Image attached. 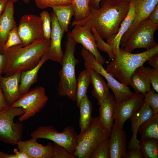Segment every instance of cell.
Instances as JSON below:
<instances>
[{
	"instance_id": "6da1fadb",
	"label": "cell",
	"mask_w": 158,
	"mask_h": 158,
	"mask_svg": "<svg viewBox=\"0 0 158 158\" xmlns=\"http://www.w3.org/2000/svg\"><path fill=\"white\" fill-rule=\"evenodd\" d=\"M130 2V0H102L99 8H90L89 16L81 21L74 20L72 26L89 24L108 43L118 31L128 13Z\"/></svg>"
},
{
	"instance_id": "7a4b0ae2",
	"label": "cell",
	"mask_w": 158,
	"mask_h": 158,
	"mask_svg": "<svg viewBox=\"0 0 158 158\" xmlns=\"http://www.w3.org/2000/svg\"><path fill=\"white\" fill-rule=\"evenodd\" d=\"M50 40L45 39L24 46H12L4 51L6 63L3 72L5 76L30 70L36 66L48 50Z\"/></svg>"
},
{
	"instance_id": "3957f363",
	"label": "cell",
	"mask_w": 158,
	"mask_h": 158,
	"mask_svg": "<svg viewBox=\"0 0 158 158\" xmlns=\"http://www.w3.org/2000/svg\"><path fill=\"white\" fill-rule=\"evenodd\" d=\"M158 54V44L137 54H132L120 49L107 65L106 70L120 83L128 86L132 73L152 57Z\"/></svg>"
},
{
	"instance_id": "277c9868",
	"label": "cell",
	"mask_w": 158,
	"mask_h": 158,
	"mask_svg": "<svg viewBox=\"0 0 158 158\" xmlns=\"http://www.w3.org/2000/svg\"><path fill=\"white\" fill-rule=\"evenodd\" d=\"M76 44L67 35L65 49L61 64L62 68L59 71L60 81L57 89L60 96L66 97L74 101H76L77 85L75 67L78 63L75 56Z\"/></svg>"
},
{
	"instance_id": "5b68a950",
	"label": "cell",
	"mask_w": 158,
	"mask_h": 158,
	"mask_svg": "<svg viewBox=\"0 0 158 158\" xmlns=\"http://www.w3.org/2000/svg\"><path fill=\"white\" fill-rule=\"evenodd\" d=\"M110 137L102 124L99 116L92 118L89 127L78 135L77 145L74 154L78 158H90L96 148Z\"/></svg>"
},
{
	"instance_id": "8992f818",
	"label": "cell",
	"mask_w": 158,
	"mask_h": 158,
	"mask_svg": "<svg viewBox=\"0 0 158 158\" xmlns=\"http://www.w3.org/2000/svg\"><path fill=\"white\" fill-rule=\"evenodd\" d=\"M24 109L22 107L9 106L0 111V141L4 143L16 145L23 138V125L20 121L14 122V118L22 115Z\"/></svg>"
},
{
	"instance_id": "52a82bcc",
	"label": "cell",
	"mask_w": 158,
	"mask_h": 158,
	"mask_svg": "<svg viewBox=\"0 0 158 158\" xmlns=\"http://www.w3.org/2000/svg\"><path fill=\"white\" fill-rule=\"evenodd\" d=\"M81 55L84 60L85 68H91L104 77L107 84L113 91L115 102L120 101L134 95L135 92H132L128 86L118 81L105 69L103 65L98 62L94 56L83 47Z\"/></svg>"
},
{
	"instance_id": "ba28073f",
	"label": "cell",
	"mask_w": 158,
	"mask_h": 158,
	"mask_svg": "<svg viewBox=\"0 0 158 158\" xmlns=\"http://www.w3.org/2000/svg\"><path fill=\"white\" fill-rule=\"evenodd\" d=\"M78 134L74 128L66 127L61 132L52 126H40L31 133V138L50 140L64 148L69 152L74 154L77 145Z\"/></svg>"
},
{
	"instance_id": "9c48e42d",
	"label": "cell",
	"mask_w": 158,
	"mask_h": 158,
	"mask_svg": "<svg viewBox=\"0 0 158 158\" xmlns=\"http://www.w3.org/2000/svg\"><path fill=\"white\" fill-rule=\"evenodd\" d=\"M48 100L44 87L38 86L21 95L11 106L24 109V113L18 119L19 121L22 122L39 112L44 107Z\"/></svg>"
},
{
	"instance_id": "30bf717a",
	"label": "cell",
	"mask_w": 158,
	"mask_h": 158,
	"mask_svg": "<svg viewBox=\"0 0 158 158\" xmlns=\"http://www.w3.org/2000/svg\"><path fill=\"white\" fill-rule=\"evenodd\" d=\"M158 25L148 19L139 25L133 32L123 47L125 51L131 52L138 48L150 49L158 44L154 40V35Z\"/></svg>"
},
{
	"instance_id": "8fae6325",
	"label": "cell",
	"mask_w": 158,
	"mask_h": 158,
	"mask_svg": "<svg viewBox=\"0 0 158 158\" xmlns=\"http://www.w3.org/2000/svg\"><path fill=\"white\" fill-rule=\"evenodd\" d=\"M17 28L24 46L44 39L42 19L37 15H24L20 18Z\"/></svg>"
},
{
	"instance_id": "7c38bea8",
	"label": "cell",
	"mask_w": 158,
	"mask_h": 158,
	"mask_svg": "<svg viewBox=\"0 0 158 158\" xmlns=\"http://www.w3.org/2000/svg\"><path fill=\"white\" fill-rule=\"evenodd\" d=\"M145 95L136 94L133 96L115 102L114 120L120 127L123 128L125 121L130 119L141 107L144 102Z\"/></svg>"
},
{
	"instance_id": "4fadbf2b",
	"label": "cell",
	"mask_w": 158,
	"mask_h": 158,
	"mask_svg": "<svg viewBox=\"0 0 158 158\" xmlns=\"http://www.w3.org/2000/svg\"><path fill=\"white\" fill-rule=\"evenodd\" d=\"M67 35L76 43L82 45L83 47L91 53L97 61L103 65L105 60L98 51L93 34L92 33L90 25L86 24L82 25H75Z\"/></svg>"
},
{
	"instance_id": "5bb4252c",
	"label": "cell",
	"mask_w": 158,
	"mask_h": 158,
	"mask_svg": "<svg viewBox=\"0 0 158 158\" xmlns=\"http://www.w3.org/2000/svg\"><path fill=\"white\" fill-rule=\"evenodd\" d=\"M158 4V0H134L135 18L132 23L121 38L120 48L123 47L135 29L148 19L150 13Z\"/></svg>"
},
{
	"instance_id": "9a60e30c",
	"label": "cell",
	"mask_w": 158,
	"mask_h": 158,
	"mask_svg": "<svg viewBox=\"0 0 158 158\" xmlns=\"http://www.w3.org/2000/svg\"><path fill=\"white\" fill-rule=\"evenodd\" d=\"M51 32L49 47L45 53L48 60L62 63L63 53L61 47V41L63 34L56 16L53 11L50 13Z\"/></svg>"
},
{
	"instance_id": "2e32d148",
	"label": "cell",
	"mask_w": 158,
	"mask_h": 158,
	"mask_svg": "<svg viewBox=\"0 0 158 158\" xmlns=\"http://www.w3.org/2000/svg\"><path fill=\"white\" fill-rule=\"evenodd\" d=\"M127 135L123 128L113 123L108 146L110 158H125L127 151Z\"/></svg>"
},
{
	"instance_id": "e0dca14e",
	"label": "cell",
	"mask_w": 158,
	"mask_h": 158,
	"mask_svg": "<svg viewBox=\"0 0 158 158\" xmlns=\"http://www.w3.org/2000/svg\"><path fill=\"white\" fill-rule=\"evenodd\" d=\"M37 139L32 138L25 141H20L17 144L19 150L27 153L30 158H54V150L53 144L49 142L43 146L37 142Z\"/></svg>"
},
{
	"instance_id": "ac0fdd59",
	"label": "cell",
	"mask_w": 158,
	"mask_h": 158,
	"mask_svg": "<svg viewBox=\"0 0 158 158\" xmlns=\"http://www.w3.org/2000/svg\"><path fill=\"white\" fill-rule=\"evenodd\" d=\"M21 72L8 76H0V85L6 101L11 106L21 95L19 90Z\"/></svg>"
},
{
	"instance_id": "d6986e66",
	"label": "cell",
	"mask_w": 158,
	"mask_h": 158,
	"mask_svg": "<svg viewBox=\"0 0 158 158\" xmlns=\"http://www.w3.org/2000/svg\"><path fill=\"white\" fill-rule=\"evenodd\" d=\"M153 114L151 108L144 102L138 111L130 118L131 122V131L133 134L127 145L128 150L140 148L139 140L137 138L138 129L140 126Z\"/></svg>"
},
{
	"instance_id": "ffe728a7",
	"label": "cell",
	"mask_w": 158,
	"mask_h": 158,
	"mask_svg": "<svg viewBox=\"0 0 158 158\" xmlns=\"http://www.w3.org/2000/svg\"><path fill=\"white\" fill-rule=\"evenodd\" d=\"M14 2L8 1L4 12L0 16V53L3 54L9 32L17 25L14 18Z\"/></svg>"
},
{
	"instance_id": "44dd1931",
	"label": "cell",
	"mask_w": 158,
	"mask_h": 158,
	"mask_svg": "<svg viewBox=\"0 0 158 158\" xmlns=\"http://www.w3.org/2000/svg\"><path fill=\"white\" fill-rule=\"evenodd\" d=\"M130 8L128 13L121 23L119 30L113 39L107 43L110 47L114 57L120 50V43L121 38L132 23L135 17L134 0H130Z\"/></svg>"
},
{
	"instance_id": "7402d4cb",
	"label": "cell",
	"mask_w": 158,
	"mask_h": 158,
	"mask_svg": "<svg viewBox=\"0 0 158 158\" xmlns=\"http://www.w3.org/2000/svg\"><path fill=\"white\" fill-rule=\"evenodd\" d=\"M88 68L90 75V83L93 87L92 94L97 99L99 105L110 93L109 88L103 77L91 68Z\"/></svg>"
},
{
	"instance_id": "603a6c76",
	"label": "cell",
	"mask_w": 158,
	"mask_h": 158,
	"mask_svg": "<svg viewBox=\"0 0 158 158\" xmlns=\"http://www.w3.org/2000/svg\"><path fill=\"white\" fill-rule=\"evenodd\" d=\"M114 97L110 92L100 104L99 109L100 121L109 134L110 135L113 124Z\"/></svg>"
},
{
	"instance_id": "cb8c5ba5",
	"label": "cell",
	"mask_w": 158,
	"mask_h": 158,
	"mask_svg": "<svg viewBox=\"0 0 158 158\" xmlns=\"http://www.w3.org/2000/svg\"><path fill=\"white\" fill-rule=\"evenodd\" d=\"M151 84L146 67L143 66L137 68L131 76L129 85L133 88L136 94L145 95L151 89Z\"/></svg>"
},
{
	"instance_id": "d4e9b609",
	"label": "cell",
	"mask_w": 158,
	"mask_h": 158,
	"mask_svg": "<svg viewBox=\"0 0 158 158\" xmlns=\"http://www.w3.org/2000/svg\"><path fill=\"white\" fill-rule=\"evenodd\" d=\"M48 60L45 53L38 63L34 67L21 72L19 85V90L21 95L29 91L31 86L37 82L39 71L43 64Z\"/></svg>"
},
{
	"instance_id": "484cf974",
	"label": "cell",
	"mask_w": 158,
	"mask_h": 158,
	"mask_svg": "<svg viewBox=\"0 0 158 158\" xmlns=\"http://www.w3.org/2000/svg\"><path fill=\"white\" fill-rule=\"evenodd\" d=\"M55 13L63 33L68 31V26L72 17L74 16V10L73 4L51 6Z\"/></svg>"
},
{
	"instance_id": "4316f807",
	"label": "cell",
	"mask_w": 158,
	"mask_h": 158,
	"mask_svg": "<svg viewBox=\"0 0 158 158\" xmlns=\"http://www.w3.org/2000/svg\"><path fill=\"white\" fill-rule=\"evenodd\" d=\"M80 111L79 123L80 128V134L85 132L90 126L92 121V106L91 102L86 95L81 100L78 106Z\"/></svg>"
},
{
	"instance_id": "83f0119b",
	"label": "cell",
	"mask_w": 158,
	"mask_h": 158,
	"mask_svg": "<svg viewBox=\"0 0 158 158\" xmlns=\"http://www.w3.org/2000/svg\"><path fill=\"white\" fill-rule=\"evenodd\" d=\"M141 138L158 140V114H153L145 121L138 130Z\"/></svg>"
},
{
	"instance_id": "f1b7e54d",
	"label": "cell",
	"mask_w": 158,
	"mask_h": 158,
	"mask_svg": "<svg viewBox=\"0 0 158 158\" xmlns=\"http://www.w3.org/2000/svg\"><path fill=\"white\" fill-rule=\"evenodd\" d=\"M90 83L89 72L88 68H86L79 73L77 79L75 101L78 107L82 99L86 95Z\"/></svg>"
},
{
	"instance_id": "f546056e",
	"label": "cell",
	"mask_w": 158,
	"mask_h": 158,
	"mask_svg": "<svg viewBox=\"0 0 158 158\" xmlns=\"http://www.w3.org/2000/svg\"><path fill=\"white\" fill-rule=\"evenodd\" d=\"M139 145L143 158L158 157V140L141 138Z\"/></svg>"
},
{
	"instance_id": "4dcf8cb0",
	"label": "cell",
	"mask_w": 158,
	"mask_h": 158,
	"mask_svg": "<svg viewBox=\"0 0 158 158\" xmlns=\"http://www.w3.org/2000/svg\"><path fill=\"white\" fill-rule=\"evenodd\" d=\"M74 21H79L86 18L90 15L89 0H73Z\"/></svg>"
},
{
	"instance_id": "1f68e13d",
	"label": "cell",
	"mask_w": 158,
	"mask_h": 158,
	"mask_svg": "<svg viewBox=\"0 0 158 158\" xmlns=\"http://www.w3.org/2000/svg\"><path fill=\"white\" fill-rule=\"evenodd\" d=\"M153 88L145 95L144 102L147 104L152 110L154 114L158 113V94L155 93Z\"/></svg>"
},
{
	"instance_id": "d6a6232c",
	"label": "cell",
	"mask_w": 158,
	"mask_h": 158,
	"mask_svg": "<svg viewBox=\"0 0 158 158\" xmlns=\"http://www.w3.org/2000/svg\"><path fill=\"white\" fill-rule=\"evenodd\" d=\"M109 137L100 144L95 149L90 158H109V154L108 146Z\"/></svg>"
},
{
	"instance_id": "836d02e7",
	"label": "cell",
	"mask_w": 158,
	"mask_h": 158,
	"mask_svg": "<svg viewBox=\"0 0 158 158\" xmlns=\"http://www.w3.org/2000/svg\"><path fill=\"white\" fill-rule=\"evenodd\" d=\"M42 19L44 38L50 40L51 32V19L50 14L47 11H43L40 13Z\"/></svg>"
},
{
	"instance_id": "e575fe53",
	"label": "cell",
	"mask_w": 158,
	"mask_h": 158,
	"mask_svg": "<svg viewBox=\"0 0 158 158\" xmlns=\"http://www.w3.org/2000/svg\"><path fill=\"white\" fill-rule=\"evenodd\" d=\"M37 6L41 9L51 6L69 5L73 3V0H34Z\"/></svg>"
},
{
	"instance_id": "d590c367",
	"label": "cell",
	"mask_w": 158,
	"mask_h": 158,
	"mask_svg": "<svg viewBox=\"0 0 158 158\" xmlns=\"http://www.w3.org/2000/svg\"><path fill=\"white\" fill-rule=\"evenodd\" d=\"M21 44H23V42L18 34L17 26L9 32L7 40L4 47V51L12 46Z\"/></svg>"
},
{
	"instance_id": "8d00e7d4",
	"label": "cell",
	"mask_w": 158,
	"mask_h": 158,
	"mask_svg": "<svg viewBox=\"0 0 158 158\" xmlns=\"http://www.w3.org/2000/svg\"><path fill=\"white\" fill-rule=\"evenodd\" d=\"M54 150V158H77L74 154L68 152L63 147L54 143L53 144Z\"/></svg>"
},
{
	"instance_id": "74e56055",
	"label": "cell",
	"mask_w": 158,
	"mask_h": 158,
	"mask_svg": "<svg viewBox=\"0 0 158 158\" xmlns=\"http://www.w3.org/2000/svg\"><path fill=\"white\" fill-rule=\"evenodd\" d=\"M149 79L153 88L157 93L158 92V69L146 67Z\"/></svg>"
},
{
	"instance_id": "f35d334b",
	"label": "cell",
	"mask_w": 158,
	"mask_h": 158,
	"mask_svg": "<svg viewBox=\"0 0 158 158\" xmlns=\"http://www.w3.org/2000/svg\"><path fill=\"white\" fill-rule=\"evenodd\" d=\"M140 148H133L127 151L125 158H143Z\"/></svg>"
},
{
	"instance_id": "ab89813d",
	"label": "cell",
	"mask_w": 158,
	"mask_h": 158,
	"mask_svg": "<svg viewBox=\"0 0 158 158\" xmlns=\"http://www.w3.org/2000/svg\"><path fill=\"white\" fill-rule=\"evenodd\" d=\"M148 19L154 24L158 25V4L150 13Z\"/></svg>"
},
{
	"instance_id": "60d3db41",
	"label": "cell",
	"mask_w": 158,
	"mask_h": 158,
	"mask_svg": "<svg viewBox=\"0 0 158 158\" xmlns=\"http://www.w3.org/2000/svg\"><path fill=\"white\" fill-rule=\"evenodd\" d=\"M9 106L6 101L0 85V111L5 109Z\"/></svg>"
},
{
	"instance_id": "b9f144b4",
	"label": "cell",
	"mask_w": 158,
	"mask_h": 158,
	"mask_svg": "<svg viewBox=\"0 0 158 158\" xmlns=\"http://www.w3.org/2000/svg\"><path fill=\"white\" fill-rule=\"evenodd\" d=\"M158 54L154 56L148 61V63L152 66L153 68L158 69Z\"/></svg>"
},
{
	"instance_id": "7bdbcfd3",
	"label": "cell",
	"mask_w": 158,
	"mask_h": 158,
	"mask_svg": "<svg viewBox=\"0 0 158 158\" xmlns=\"http://www.w3.org/2000/svg\"><path fill=\"white\" fill-rule=\"evenodd\" d=\"M6 63V59L4 55L0 53V76L3 73Z\"/></svg>"
},
{
	"instance_id": "ee69618b",
	"label": "cell",
	"mask_w": 158,
	"mask_h": 158,
	"mask_svg": "<svg viewBox=\"0 0 158 158\" xmlns=\"http://www.w3.org/2000/svg\"><path fill=\"white\" fill-rule=\"evenodd\" d=\"M13 151L16 158H30L29 156L23 151H18L16 149H15Z\"/></svg>"
},
{
	"instance_id": "f6af8a7d",
	"label": "cell",
	"mask_w": 158,
	"mask_h": 158,
	"mask_svg": "<svg viewBox=\"0 0 158 158\" xmlns=\"http://www.w3.org/2000/svg\"><path fill=\"white\" fill-rule=\"evenodd\" d=\"M102 0H89L90 8L97 9L100 8V4Z\"/></svg>"
},
{
	"instance_id": "bcb514c9",
	"label": "cell",
	"mask_w": 158,
	"mask_h": 158,
	"mask_svg": "<svg viewBox=\"0 0 158 158\" xmlns=\"http://www.w3.org/2000/svg\"><path fill=\"white\" fill-rule=\"evenodd\" d=\"M8 1V0H0V16L5 10Z\"/></svg>"
},
{
	"instance_id": "7dc6e473",
	"label": "cell",
	"mask_w": 158,
	"mask_h": 158,
	"mask_svg": "<svg viewBox=\"0 0 158 158\" xmlns=\"http://www.w3.org/2000/svg\"><path fill=\"white\" fill-rule=\"evenodd\" d=\"M0 158H16V157L15 154H8L0 151Z\"/></svg>"
},
{
	"instance_id": "c3c4849f",
	"label": "cell",
	"mask_w": 158,
	"mask_h": 158,
	"mask_svg": "<svg viewBox=\"0 0 158 158\" xmlns=\"http://www.w3.org/2000/svg\"><path fill=\"white\" fill-rule=\"evenodd\" d=\"M18 0H8L9 1H11L13 2L14 3L18 1ZM24 3L26 4H28L30 0H22Z\"/></svg>"
}]
</instances>
